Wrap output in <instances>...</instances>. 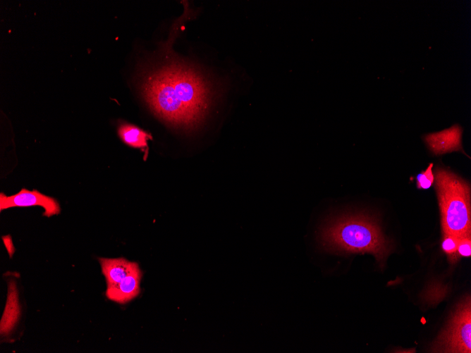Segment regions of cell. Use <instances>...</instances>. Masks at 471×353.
<instances>
[{
  "label": "cell",
  "mask_w": 471,
  "mask_h": 353,
  "mask_svg": "<svg viewBox=\"0 0 471 353\" xmlns=\"http://www.w3.org/2000/svg\"><path fill=\"white\" fill-rule=\"evenodd\" d=\"M142 75L140 89L152 111L171 125L192 129L209 104L208 85L199 71L171 56Z\"/></svg>",
  "instance_id": "obj_1"
},
{
  "label": "cell",
  "mask_w": 471,
  "mask_h": 353,
  "mask_svg": "<svg viewBox=\"0 0 471 353\" xmlns=\"http://www.w3.org/2000/svg\"><path fill=\"white\" fill-rule=\"evenodd\" d=\"M318 239L327 251L343 254L369 253L381 266L393 246L376 219L363 212L344 213L329 218L322 227Z\"/></svg>",
  "instance_id": "obj_2"
},
{
  "label": "cell",
  "mask_w": 471,
  "mask_h": 353,
  "mask_svg": "<svg viewBox=\"0 0 471 353\" xmlns=\"http://www.w3.org/2000/svg\"><path fill=\"white\" fill-rule=\"evenodd\" d=\"M435 190L441 213L443 235L460 238L471 233L470 186L445 168L434 170Z\"/></svg>",
  "instance_id": "obj_3"
},
{
  "label": "cell",
  "mask_w": 471,
  "mask_h": 353,
  "mask_svg": "<svg viewBox=\"0 0 471 353\" xmlns=\"http://www.w3.org/2000/svg\"><path fill=\"white\" fill-rule=\"evenodd\" d=\"M471 312L470 297L457 308L447 328L443 331L432 350L439 352H471Z\"/></svg>",
  "instance_id": "obj_4"
},
{
  "label": "cell",
  "mask_w": 471,
  "mask_h": 353,
  "mask_svg": "<svg viewBox=\"0 0 471 353\" xmlns=\"http://www.w3.org/2000/svg\"><path fill=\"white\" fill-rule=\"evenodd\" d=\"M42 206L44 209V216L51 217L61 211L58 202L53 197L45 195L37 190L30 191L23 188L19 192L6 196L0 194V211L11 207Z\"/></svg>",
  "instance_id": "obj_5"
},
{
  "label": "cell",
  "mask_w": 471,
  "mask_h": 353,
  "mask_svg": "<svg viewBox=\"0 0 471 353\" xmlns=\"http://www.w3.org/2000/svg\"><path fill=\"white\" fill-rule=\"evenodd\" d=\"M462 128L453 125L450 128L425 135L424 142L434 155H441L455 151H463ZM464 153V152H463Z\"/></svg>",
  "instance_id": "obj_6"
},
{
  "label": "cell",
  "mask_w": 471,
  "mask_h": 353,
  "mask_svg": "<svg viewBox=\"0 0 471 353\" xmlns=\"http://www.w3.org/2000/svg\"><path fill=\"white\" fill-rule=\"evenodd\" d=\"M142 272L139 265L121 282L107 285L106 296L108 299L119 304H125L135 298L140 292V283Z\"/></svg>",
  "instance_id": "obj_7"
},
{
  "label": "cell",
  "mask_w": 471,
  "mask_h": 353,
  "mask_svg": "<svg viewBox=\"0 0 471 353\" xmlns=\"http://www.w3.org/2000/svg\"><path fill=\"white\" fill-rule=\"evenodd\" d=\"M99 261L107 285L121 282L138 264L122 257L116 259L100 258Z\"/></svg>",
  "instance_id": "obj_8"
},
{
  "label": "cell",
  "mask_w": 471,
  "mask_h": 353,
  "mask_svg": "<svg viewBox=\"0 0 471 353\" xmlns=\"http://www.w3.org/2000/svg\"><path fill=\"white\" fill-rule=\"evenodd\" d=\"M118 134L125 144L137 149H147V141L152 139L150 134L129 123L121 124L118 128Z\"/></svg>",
  "instance_id": "obj_9"
},
{
  "label": "cell",
  "mask_w": 471,
  "mask_h": 353,
  "mask_svg": "<svg viewBox=\"0 0 471 353\" xmlns=\"http://www.w3.org/2000/svg\"><path fill=\"white\" fill-rule=\"evenodd\" d=\"M433 163L419 173L417 176V187L418 189H429L434 182V175L432 171Z\"/></svg>",
  "instance_id": "obj_10"
},
{
  "label": "cell",
  "mask_w": 471,
  "mask_h": 353,
  "mask_svg": "<svg viewBox=\"0 0 471 353\" xmlns=\"http://www.w3.org/2000/svg\"><path fill=\"white\" fill-rule=\"evenodd\" d=\"M458 239V237L453 235H443V240L441 243L442 249L448 256L453 258L454 260L458 256L457 246Z\"/></svg>",
  "instance_id": "obj_11"
},
{
  "label": "cell",
  "mask_w": 471,
  "mask_h": 353,
  "mask_svg": "<svg viewBox=\"0 0 471 353\" xmlns=\"http://www.w3.org/2000/svg\"><path fill=\"white\" fill-rule=\"evenodd\" d=\"M457 253L461 256L470 257L471 255L470 235L460 237L458 242Z\"/></svg>",
  "instance_id": "obj_12"
}]
</instances>
